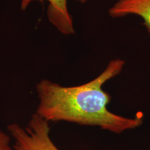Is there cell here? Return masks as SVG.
I'll return each instance as SVG.
<instances>
[{"instance_id":"3957f363","label":"cell","mask_w":150,"mask_h":150,"mask_svg":"<svg viewBox=\"0 0 150 150\" xmlns=\"http://www.w3.org/2000/svg\"><path fill=\"white\" fill-rule=\"evenodd\" d=\"M42 2L45 0H21L20 8L26 10L33 1ZM48 2L47 16L49 22L63 35L74 33V23L67 7V0H45Z\"/></svg>"},{"instance_id":"277c9868","label":"cell","mask_w":150,"mask_h":150,"mask_svg":"<svg viewBox=\"0 0 150 150\" xmlns=\"http://www.w3.org/2000/svg\"><path fill=\"white\" fill-rule=\"evenodd\" d=\"M111 18H122L130 15L140 17L150 34V0H117L108 10Z\"/></svg>"},{"instance_id":"7a4b0ae2","label":"cell","mask_w":150,"mask_h":150,"mask_svg":"<svg viewBox=\"0 0 150 150\" xmlns=\"http://www.w3.org/2000/svg\"><path fill=\"white\" fill-rule=\"evenodd\" d=\"M7 129L15 150H61L50 136V122L35 112L26 127L12 123Z\"/></svg>"},{"instance_id":"6da1fadb","label":"cell","mask_w":150,"mask_h":150,"mask_svg":"<svg viewBox=\"0 0 150 150\" xmlns=\"http://www.w3.org/2000/svg\"><path fill=\"white\" fill-rule=\"evenodd\" d=\"M125 61L111 60L96 78L76 86H63L48 79L36 85L38 105L35 113L48 122H68L121 134L138 128L143 123L142 115L127 117L113 113L107 106L111 97L102 87L123 70Z\"/></svg>"},{"instance_id":"5b68a950","label":"cell","mask_w":150,"mask_h":150,"mask_svg":"<svg viewBox=\"0 0 150 150\" xmlns=\"http://www.w3.org/2000/svg\"><path fill=\"white\" fill-rule=\"evenodd\" d=\"M0 150H15L11 145V136L0 130Z\"/></svg>"},{"instance_id":"8992f818","label":"cell","mask_w":150,"mask_h":150,"mask_svg":"<svg viewBox=\"0 0 150 150\" xmlns=\"http://www.w3.org/2000/svg\"><path fill=\"white\" fill-rule=\"evenodd\" d=\"M76 1H79V2H80L81 4H84V3H86L87 1H88V0H76Z\"/></svg>"}]
</instances>
